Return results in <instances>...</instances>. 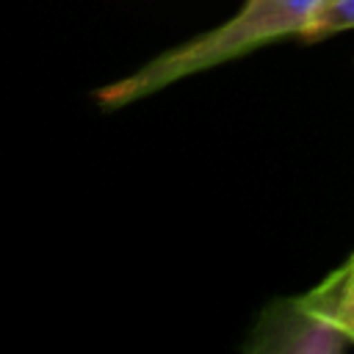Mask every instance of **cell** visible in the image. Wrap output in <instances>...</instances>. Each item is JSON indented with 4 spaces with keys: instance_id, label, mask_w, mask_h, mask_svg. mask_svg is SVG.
<instances>
[{
    "instance_id": "6da1fadb",
    "label": "cell",
    "mask_w": 354,
    "mask_h": 354,
    "mask_svg": "<svg viewBox=\"0 0 354 354\" xmlns=\"http://www.w3.org/2000/svg\"><path fill=\"white\" fill-rule=\"evenodd\" d=\"M321 3L324 0H243V6L221 25L163 50L136 72L97 88V102L105 111H116L271 41L288 36H296L301 41Z\"/></svg>"
},
{
    "instance_id": "277c9868",
    "label": "cell",
    "mask_w": 354,
    "mask_h": 354,
    "mask_svg": "<svg viewBox=\"0 0 354 354\" xmlns=\"http://www.w3.org/2000/svg\"><path fill=\"white\" fill-rule=\"evenodd\" d=\"M354 30V0H324L310 30L301 36L304 44H315L326 36Z\"/></svg>"
},
{
    "instance_id": "3957f363",
    "label": "cell",
    "mask_w": 354,
    "mask_h": 354,
    "mask_svg": "<svg viewBox=\"0 0 354 354\" xmlns=\"http://www.w3.org/2000/svg\"><path fill=\"white\" fill-rule=\"evenodd\" d=\"M299 299L310 313L340 329L354 343V252Z\"/></svg>"
},
{
    "instance_id": "7a4b0ae2",
    "label": "cell",
    "mask_w": 354,
    "mask_h": 354,
    "mask_svg": "<svg viewBox=\"0 0 354 354\" xmlns=\"http://www.w3.org/2000/svg\"><path fill=\"white\" fill-rule=\"evenodd\" d=\"M351 340L310 313L299 296L274 299L260 310L243 348L249 354H340Z\"/></svg>"
}]
</instances>
